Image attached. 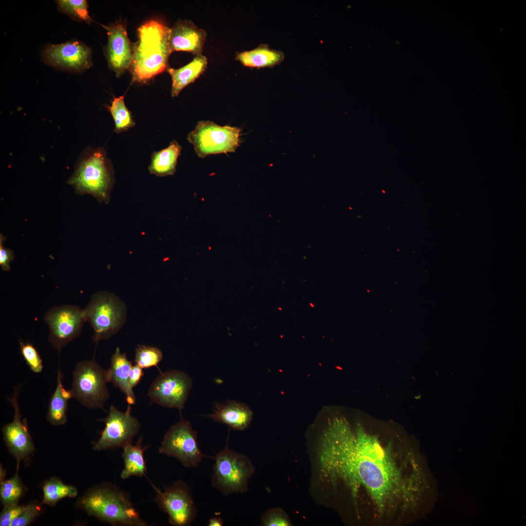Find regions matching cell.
Masks as SVG:
<instances>
[{"instance_id":"cell-1","label":"cell","mask_w":526,"mask_h":526,"mask_svg":"<svg viewBox=\"0 0 526 526\" xmlns=\"http://www.w3.org/2000/svg\"><path fill=\"white\" fill-rule=\"evenodd\" d=\"M319 466L331 485L348 492L367 525L410 524L431 512L436 482L416 444L384 440L357 423L332 419L318 445Z\"/></svg>"},{"instance_id":"cell-2","label":"cell","mask_w":526,"mask_h":526,"mask_svg":"<svg viewBox=\"0 0 526 526\" xmlns=\"http://www.w3.org/2000/svg\"><path fill=\"white\" fill-rule=\"evenodd\" d=\"M76 505L89 516L113 526H146L128 493L109 483L94 486L77 500Z\"/></svg>"},{"instance_id":"cell-3","label":"cell","mask_w":526,"mask_h":526,"mask_svg":"<svg viewBox=\"0 0 526 526\" xmlns=\"http://www.w3.org/2000/svg\"><path fill=\"white\" fill-rule=\"evenodd\" d=\"M171 28L157 20L148 21L138 29L133 58L130 68L134 81L145 83L167 70L172 53L169 45Z\"/></svg>"},{"instance_id":"cell-4","label":"cell","mask_w":526,"mask_h":526,"mask_svg":"<svg viewBox=\"0 0 526 526\" xmlns=\"http://www.w3.org/2000/svg\"><path fill=\"white\" fill-rule=\"evenodd\" d=\"M114 181L112 164L102 148L86 150L68 183L77 193L91 194L100 202H108Z\"/></svg>"},{"instance_id":"cell-5","label":"cell","mask_w":526,"mask_h":526,"mask_svg":"<svg viewBox=\"0 0 526 526\" xmlns=\"http://www.w3.org/2000/svg\"><path fill=\"white\" fill-rule=\"evenodd\" d=\"M228 443L227 440L224 449L213 458L211 482L212 486L225 496L245 492L255 472L248 457L231 450Z\"/></svg>"},{"instance_id":"cell-6","label":"cell","mask_w":526,"mask_h":526,"mask_svg":"<svg viewBox=\"0 0 526 526\" xmlns=\"http://www.w3.org/2000/svg\"><path fill=\"white\" fill-rule=\"evenodd\" d=\"M84 311L86 321L93 329V340L96 343L115 335L126 320L125 304L115 295L107 291L94 294Z\"/></svg>"},{"instance_id":"cell-7","label":"cell","mask_w":526,"mask_h":526,"mask_svg":"<svg viewBox=\"0 0 526 526\" xmlns=\"http://www.w3.org/2000/svg\"><path fill=\"white\" fill-rule=\"evenodd\" d=\"M110 382L108 371L94 361L78 362L73 373V398L89 409L103 408L109 397L106 385Z\"/></svg>"},{"instance_id":"cell-8","label":"cell","mask_w":526,"mask_h":526,"mask_svg":"<svg viewBox=\"0 0 526 526\" xmlns=\"http://www.w3.org/2000/svg\"><path fill=\"white\" fill-rule=\"evenodd\" d=\"M241 132L237 127L201 121L187 138L197 155L204 158L208 155L234 152L241 142Z\"/></svg>"},{"instance_id":"cell-9","label":"cell","mask_w":526,"mask_h":526,"mask_svg":"<svg viewBox=\"0 0 526 526\" xmlns=\"http://www.w3.org/2000/svg\"><path fill=\"white\" fill-rule=\"evenodd\" d=\"M158 452L177 459L187 468L198 467L203 458L207 457L199 448L196 431L182 418L167 431Z\"/></svg>"},{"instance_id":"cell-10","label":"cell","mask_w":526,"mask_h":526,"mask_svg":"<svg viewBox=\"0 0 526 526\" xmlns=\"http://www.w3.org/2000/svg\"><path fill=\"white\" fill-rule=\"evenodd\" d=\"M43 319L49 328V341L58 352L80 334L86 321L84 309L72 304L51 308Z\"/></svg>"},{"instance_id":"cell-11","label":"cell","mask_w":526,"mask_h":526,"mask_svg":"<svg viewBox=\"0 0 526 526\" xmlns=\"http://www.w3.org/2000/svg\"><path fill=\"white\" fill-rule=\"evenodd\" d=\"M157 492L154 502L169 517V523L174 526H187L195 520L197 510L190 489L182 480L176 481L165 487L163 491L155 488Z\"/></svg>"},{"instance_id":"cell-12","label":"cell","mask_w":526,"mask_h":526,"mask_svg":"<svg viewBox=\"0 0 526 526\" xmlns=\"http://www.w3.org/2000/svg\"><path fill=\"white\" fill-rule=\"evenodd\" d=\"M193 381L185 373L175 370L161 373L151 384L148 396L162 407L182 410Z\"/></svg>"},{"instance_id":"cell-13","label":"cell","mask_w":526,"mask_h":526,"mask_svg":"<svg viewBox=\"0 0 526 526\" xmlns=\"http://www.w3.org/2000/svg\"><path fill=\"white\" fill-rule=\"evenodd\" d=\"M131 405L125 412L111 406L107 416L101 420L105 424L98 440L94 443L93 450L103 451L123 447L132 443L133 438L140 429L138 420L131 414Z\"/></svg>"},{"instance_id":"cell-14","label":"cell","mask_w":526,"mask_h":526,"mask_svg":"<svg viewBox=\"0 0 526 526\" xmlns=\"http://www.w3.org/2000/svg\"><path fill=\"white\" fill-rule=\"evenodd\" d=\"M20 387H14L13 394L8 398L14 410L13 420L2 429L5 444L11 454L16 459L18 466L20 460H25L35 450L32 438L28 430L25 418L21 420L18 403Z\"/></svg>"},{"instance_id":"cell-15","label":"cell","mask_w":526,"mask_h":526,"mask_svg":"<svg viewBox=\"0 0 526 526\" xmlns=\"http://www.w3.org/2000/svg\"><path fill=\"white\" fill-rule=\"evenodd\" d=\"M91 55L90 48L77 41L49 45L42 54L48 64L73 72H82L89 68L92 65Z\"/></svg>"},{"instance_id":"cell-16","label":"cell","mask_w":526,"mask_h":526,"mask_svg":"<svg viewBox=\"0 0 526 526\" xmlns=\"http://www.w3.org/2000/svg\"><path fill=\"white\" fill-rule=\"evenodd\" d=\"M107 31L106 54L110 68L116 76H121L132 64L135 45L129 40L126 27L119 22L104 26Z\"/></svg>"},{"instance_id":"cell-17","label":"cell","mask_w":526,"mask_h":526,"mask_svg":"<svg viewBox=\"0 0 526 526\" xmlns=\"http://www.w3.org/2000/svg\"><path fill=\"white\" fill-rule=\"evenodd\" d=\"M206 37V31L191 21H178L170 30L169 45L171 52L183 51L195 56L201 55Z\"/></svg>"},{"instance_id":"cell-18","label":"cell","mask_w":526,"mask_h":526,"mask_svg":"<svg viewBox=\"0 0 526 526\" xmlns=\"http://www.w3.org/2000/svg\"><path fill=\"white\" fill-rule=\"evenodd\" d=\"M253 413L246 404L236 400L217 404L213 413L207 416L237 431L245 429L250 424Z\"/></svg>"},{"instance_id":"cell-19","label":"cell","mask_w":526,"mask_h":526,"mask_svg":"<svg viewBox=\"0 0 526 526\" xmlns=\"http://www.w3.org/2000/svg\"><path fill=\"white\" fill-rule=\"evenodd\" d=\"M132 366L126 354L121 353L117 347L111 357L110 368L108 370L110 382L124 394L127 402L131 405L136 401L132 389L129 384V373Z\"/></svg>"},{"instance_id":"cell-20","label":"cell","mask_w":526,"mask_h":526,"mask_svg":"<svg viewBox=\"0 0 526 526\" xmlns=\"http://www.w3.org/2000/svg\"><path fill=\"white\" fill-rule=\"evenodd\" d=\"M207 64V57L201 54L196 56L190 62L181 68H168L167 71L171 75L172 81L171 96H178L185 87L198 78L206 70Z\"/></svg>"},{"instance_id":"cell-21","label":"cell","mask_w":526,"mask_h":526,"mask_svg":"<svg viewBox=\"0 0 526 526\" xmlns=\"http://www.w3.org/2000/svg\"><path fill=\"white\" fill-rule=\"evenodd\" d=\"M236 59L245 66L260 69L279 64L284 55L282 51L271 49L267 44H260L253 50L237 53Z\"/></svg>"},{"instance_id":"cell-22","label":"cell","mask_w":526,"mask_h":526,"mask_svg":"<svg viewBox=\"0 0 526 526\" xmlns=\"http://www.w3.org/2000/svg\"><path fill=\"white\" fill-rule=\"evenodd\" d=\"M62 374L58 369L56 386L49 403L46 419L54 426L64 424L67 420L68 401L73 398L72 393L63 387Z\"/></svg>"},{"instance_id":"cell-23","label":"cell","mask_w":526,"mask_h":526,"mask_svg":"<svg viewBox=\"0 0 526 526\" xmlns=\"http://www.w3.org/2000/svg\"><path fill=\"white\" fill-rule=\"evenodd\" d=\"M142 440L143 438L141 436L135 445L129 443L122 448L123 451L122 457L124 468L120 474L122 479H125L131 476L142 477L145 475L147 467L144 452L148 446L143 447Z\"/></svg>"},{"instance_id":"cell-24","label":"cell","mask_w":526,"mask_h":526,"mask_svg":"<svg viewBox=\"0 0 526 526\" xmlns=\"http://www.w3.org/2000/svg\"><path fill=\"white\" fill-rule=\"evenodd\" d=\"M181 149L178 142L173 140L167 148L154 152L149 167L150 173L157 176L173 174Z\"/></svg>"},{"instance_id":"cell-25","label":"cell","mask_w":526,"mask_h":526,"mask_svg":"<svg viewBox=\"0 0 526 526\" xmlns=\"http://www.w3.org/2000/svg\"><path fill=\"white\" fill-rule=\"evenodd\" d=\"M42 503L51 507L55 506L64 498L75 497L78 493L75 487L63 483L57 477L45 481L42 485Z\"/></svg>"},{"instance_id":"cell-26","label":"cell","mask_w":526,"mask_h":526,"mask_svg":"<svg viewBox=\"0 0 526 526\" xmlns=\"http://www.w3.org/2000/svg\"><path fill=\"white\" fill-rule=\"evenodd\" d=\"M108 109L114 122L115 132L126 131L135 125L132 113L125 105L124 96L114 97Z\"/></svg>"},{"instance_id":"cell-27","label":"cell","mask_w":526,"mask_h":526,"mask_svg":"<svg viewBox=\"0 0 526 526\" xmlns=\"http://www.w3.org/2000/svg\"><path fill=\"white\" fill-rule=\"evenodd\" d=\"M24 486L17 473L12 478L0 482V497L3 506L18 504Z\"/></svg>"},{"instance_id":"cell-28","label":"cell","mask_w":526,"mask_h":526,"mask_svg":"<svg viewBox=\"0 0 526 526\" xmlns=\"http://www.w3.org/2000/svg\"><path fill=\"white\" fill-rule=\"evenodd\" d=\"M59 10L72 18L90 23L92 19L88 11V3L85 0H57Z\"/></svg>"},{"instance_id":"cell-29","label":"cell","mask_w":526,"mask_h":526,"mask_svg":"<svg viewBox=\"0 0 526 526\" xmlns=\"http://www.w3.org/2000/svg\"><path fill=\"white\" fill-rule=\"evenodd\" d=\"M162 358V351L155 347L140 345L136 349V364L143 369L157 366Z\"/></svg>"},{"instance_id":"cell-30","label":"cell","mask_w":526,"mask_h":526,"mask_svg":"<svg viewBox=\"0 0 526 526\" xmlns=\"http://www.w3.org/2000/svg\"><path fill=\"white\" fill-rule=\"evenodd\" d=\"M21 354L30 370L35 373H41L43 366L36 348L29 342H20Z\"/></svg>"},{"instance_id":"cell-31","label":"cell","mask_w":526,"mask_h":526,"mask_svg":"<svg viewBox=\"0 0 526 526\" xmlns=\"http://www.w3.org/2000/svg\"><path fill=\"white\" fill-rule=\"evenodd\" d=\"M261 523L265 526L292 525L288 516L281 508H273L266 512L261 518Z\"/></svg>"},{"instance_id":"cell-32","label":"cell","mask_w":526,"mask_h":526,"mask_svg":"<svg viewBox=\"0 0 526 526\" xmlns=\"http://www.w3.org/2000/svg\"><path fill=\"white\" fill-rule=\"evenodd\" d=\"M41 507L37 503L32 502L12 522L11 526H26L31 524L40 513Z\"/></svg>"},{"instance_id":"cell-33","label":"cell","mask_w":526,"mask_h":526,"mask_svg":"<svg viewBox=\"0 0 526 526\" xmlns=\"http://www.w3.org/2000/svg\"><path fill=\"white\" fill-rule=\"evenodd\" d=\"M26 506L18 504L3 506L0 514V526H11L13 521L24 510Z\"/></svg>"},{"instance_id":"cell-34","label":"cell","mask_w":526,"mask_h":526,"mask_svg":"<svg viewBox=\"0 0 526 526\" xmlns=\"http://www.w3.org/2000/svg\"><path fill=\"white\" fill-rule=\"evenodd\" d=\"M4 240H5V237L0 234V266L3 271H7L10 269V263L14 260V254L12 250L3 247V242Z\"/></svg>"},{"instance_id":"cell-35","label":"cell","mask_w":526,"mask_h":526,"mask_svg":"<svg viewBox=\"0 0 526 526\" xmlns=\"http://www.w3.org/2000/svg\"><path fill=\"white\" fill-rule=\"evenodd\" d=\"M141 367L138 365L132 366L129 373V384L132 389H133L140 382L144 375V373Z\"/></svg>"},{"instance_id":"cell-36","label":"cell","mask_w":526,"mask_h":526,"mask_svg":"<svg viewBox=\"0 0 526 526\" xmlns=\"http://www.w3.org/2000/svg\"><path fill=\"white\" fill-rule=\"evenodd\" d=\"M223 525V520L219 517H211L208 521V526H222Z\"/></svg>"}]
</instances>
